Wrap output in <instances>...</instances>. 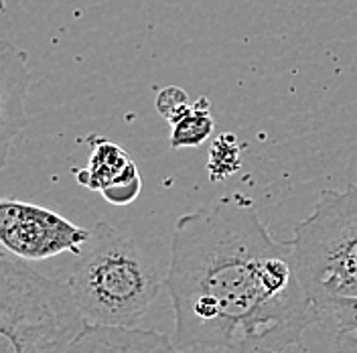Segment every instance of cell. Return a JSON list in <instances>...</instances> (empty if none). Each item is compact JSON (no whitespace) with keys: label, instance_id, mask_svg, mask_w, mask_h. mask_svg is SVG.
Returning a JSON list of instances; mask_svg holds the SVG:
<instances>
[{"label":"cell","instance_id":"cell-1","mask_svg":"<svg viewBox=\"0 0 357 353\" xmlns=\"http://www.w3.org/2000/svg\"><path fill=\"white\" fill-rule=\"evenodd\" d=\"M165 288L181 352L282 353L323 321L301 283L292 243L276 240L242 193L175 221Z\"/></svg>","mask_w":357,"mask_h":353},{"label":"cell","instance_id":"cell-2","mask_svg":"<svg viewBox=\"0 0 357 353\" xmlns=\"http://www.w3.org/2000/svg\"><path fill=\"white\" fill-rule=\"evenodd\" d=\"M75 256L67 280L93 325L134 327L165 287L142 250L108 221L89 227L88 242Z\"/></svg>","mask_w":357,"mask_h":353},{"label":"cell","instance_id":"cell-3","mask_svg":"<svg viewBox=\"0 0 357 353\" xmlns=\"http://www.w3.org/2000/svg\"><path fill=\"white\" fill-rule=\"evenodd\" d=\"M89 325L69 280L0 256V353H69Z\"/></svg>","mask_w":357,"mask_h":353},{"label":"cell","instance_id":"cell-4","mask_svg":"<svg viewBox=\"0 0 357 353\" xmlns=\"http://www.w3.org/2000/svg\"><path fill=\"white\" fill-rule=\"evenodd\" d=\"M292 254L301 283L319 310L357 299V183L325 189L296 221Z\"/></svg>","mask_w":357,"mask_h":353},{"label":"cell","instance_id":"cell-5","mask_svg":"<svg viewBox=\"0 0 357 353\" xmlns=\"http://www.w3.org/2000/svg\"><path fill=\"white\" fill-rule=\"evenodd\" d=\"M89 227H79L63 216L21 199L0 201V242L21 260H47L63 252L79 254Z\"/></svg>","mask_w":357,"mask_h":353},{"label":"cell","instance_id":"cell-6","mask_svg":"<svg viewBox=\"0 0 357 353\" xmlns=\"http://www.w3.org/2000/svg\"><path fill=\"white\" fill-rule=\"evenodd\" d=\"M77 181L93 191H100L112 205H128L138 197L142 179L122 147L106 138H93L88 169L75 173Z\"/></svg>","mask_w":357,"mask_h":353},{"label":"cell","instance_id":"cell-7","mask_svg":"<svg viewBox=\"0 0 357 353\" xmlns=\"http://www.w3.org/2000/svg\"><path fill=\"white\" fill-rule=\"evenodd\" d=\"M31 84L26 53L21 47L0 43V156L2 167L15 142L24 130L29 116L24 112V98Z\"/></svg>","mask_w":357,"mask_h":353},{"label":"cell","instance_id":"cell-8","mask_svg":"<svg viewBox=\"0 0 357 353\" xmlns=\"http://www.w3.org/2000/svg\"><path fill=\"white\" fill-rule=\"evenodd\" d=\"M69 353H185L173 337L151 329L93 325L82 331Z\"/></svg>","mask_w":357,"mask_h":353},{"label":"cell","instance_id":"cell-9","mask_svg":"<svg viewBox=\"0 0 357 353\" xmlns=\"http://www.w3.org/2000/svg\"><path fill=\"white\" fill-rule=\"evenodd\" d=\"M213 133V118H211V104L205 96L191 104L171 130V147L173 149H191L203 144Z\"/></svg>","mask_w":357,"mask_h":353},{"label":"cell","instance_id":"cell-10","mask_svg":"<svg viewBox=\"0 0 357 353\" xmlns=\"http://www.w3.org/2000/svg\"><path fill=\"white\" fill-rule=\"evenodd\" d=\"M240 167V147L234 134H222L215 140L209 153V176L213 181H222L225 176L234 175Z\"/></svg>","mask_w":357,"mask_h":353},{"label":"cell","instance_id":"cell-11","mask_svg":"<svg viewBox=\"0 0 357 353\" xmlns=\"http://www.w3.org/2000/svg\"><path fill=\"white\" fill-rule=\"evenodd\" d=\"M191 104L193 102L189 100V96L177 86H169V88L160 89L158 96H156V110L162 118H167L171 124H175L178 118L191 108Z\"/></svg>","mask_w":357,"mask_h":353},{"label":"cell","instance_id":"cell-12","mask_svg":"<svg viewBox=\"0 0 357 353\" xmlns=\"http://www.w3.org/2000/svg\"><path fill=\"white\" fill-rule=\"evenodd\" d=\"M323 317H331L337 323V331L357 333V299H345L321 310Z\"/></svg>","mask_w":357,"mask_h":353},{"label":"cell","instance_id":"cell-13","mask_svg":"<svg viewBox=\"0 0 357 353\" xmlns=\"http://www.w3.org/2000/svg\"><path fill=\"white\" fill-rule=\"evenodd\" d=\"M333 350L335 353H357V333L337 331Z\"/></svg>","mask_w":357,"mask_h":353},{"label":"cell","instance_id":"cell-14","mask_svg":"<svg viewBox=\"0 0 357 353\" xmlns=\"http://www.w3.org/2000/svg\"><path fill=\"white\" fill-rule=\"evenodd\" d=\"M282 353H309V352L303 347V343H296V345H290L289 350H284Z\"/></svg>","mask_w":357,"mask_h":353},{"label":"cell","instance_id":"cell-15","mask_svg":"<svg viewBox=\"0 0 357 353\" xmlns=\"http://www.w3.org/2000/svg\"><path fill=\"white\" fill-rule=\"evenodd\" d=\"M185 353H223L220 350H205V347H193V350H187Z\"/></svg>","mask_w":357,"mask_h":353}]
</instances>
